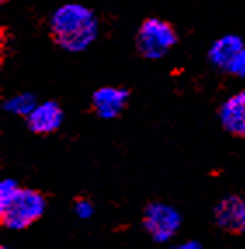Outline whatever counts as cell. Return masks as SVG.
Listing matches in <instances>:
<instances>
[{"instance_id":"obj_1","label":"cell","mask_w":245,"mask_h":249,"mask_svg":"<svg viewBox=\"0 0 245 249\" xmlns=\"http://www.w3.org/2000/svg\"><path fill=\"white\" fill-rule=\"evenodd\" d=\"M50 34L56 44L66 53H83L92 46L99 35V21L92 9L87 5L63 4L50 14Z\"/></svg>"},{"instance_id":"obj_2","label":"cell","mask_w":245,"mask_h":249,"mask_svg":"<svg viewBox=\"0 0 245 249\" xmlns=\"http://www.w3.org/2000/svg\"><path fill=\"white\" fill-rule=\"evenodd\" d=\"M176 42H178V35L174 28L160 18H148L137 30V49L148 59L163 58L172 51Z\"/></svg>"},{"instance_id":"obj_3","label":"cell","mask_w":245,"mask_h":249,"mask_svg":"<svg viewBox=\"0 0 245 249\" xmlns=\"http://www.w3.org/2000/svg\"><path fill=\"white\" fill-rule=\"evenodd\" d=\"M46 211V199L33 188H21L7 208L0 209L2 223L11 230L28 229Z\"/></svg>"},{"instance_id":"obj_4","label":"cell","mask_w":245,"mask_h":249,"mask_svg":"<svg viewBox=\"0 0 245 249\" xmlns=\"http://www.w3.org/2000/svg\"><path fill=\"white\" fill-rule=\"evenodd\" d=\"M181 214L179 211L165 202H151L145 209L143 225L150 237L157 242H169L181 229Z\"/></svg>"},{"instance_id":"obj_5","label":"cell","mask_w":245,"mask_h":249,"mask_svg":"<svg viewBox=\"0 0 245 249\" xmlns=\"http://www.w3.org/2000/svg\"><path fill=\"white\" fill-rule=\"evenodd\" d=\"M214 216L221 229L231 233H245V199L238 196H228L214 209Z\"/></svg>"},{"instance_id":"obj_6","label":"cell","mask_w":245,"mask_h":249,"mask_svg":"<svg viewBox=\"0 0 245 249\" xmlns=\"http://www.w3.org/2000/svg\"><path fill=\"white\" fill-rule=\"evenodd\" d=\"M129 92L124 88H115V86H104L94 91L92 94V108L101 119H115L122 113V110L127 105Z\"/></svg>"},{"instance_id":"obj_7","label":"cell","mask_w":245,"mask_h":249,"mask_svg":"<svg viewBox=\"0 0 245 249\" xmlns=\"http://www.w3.org/2000/svg\"><path fill=\"white\" fill-rule=\"evenodd\" d=\"M219 121L229 134L245 138V89L231 94L221 105Z\"/></svg>"},{"instance_id":"obj_8","label":"cell","mask_w":245,"mask_h":249,"mask_svg":"<svg viewBox=\"0 0 245 249\" xmlns=\"http://www.w3.org/2000/svg\"><path fill=\"white\" fill-rule=\"evenodd\" d=\"M28 127L37 134H50L58 131L63 124V110L56 101H44L26 119Z\"/></svg>"},{"instance_id":"obj_9","label":"cell","mask_w":245,"mask_h":249,"mask_svg":"<svg viewBox=\"0 0 245 249\" xmlns=\"http://www.w3.org/2000/svg\"><path fill=\"white\" fill-rule=\"evenodd\" d=\"M244 40L238 35H223L217 38L209 49V59L216 68L221 70H228L238 58V54L244 51Z\"/></svg>"},{"instance_id":"obj_10","label":"cell","mask_w":245,"mask_h":249,"mask_svg":"<svg viewBox=\"0 0 245 249\" xmlns=\"http://www.w3.org/2000/svg\"><path fill=\"white\" fill-rule=\"evenodd\" d=\"M37 100H35L33 94L30 92H17V94L7 98L4 103V110L11 115L17 117H26L28 119L30 113L33 112L35 107H37Z\"/></svg>"},{"instance_id":"obj_11","label":"cell","mask_w":245,"mask_h":249,"mask_svg":"<svg viewBox=\"0 0 245 249\" xmlns=\"http://www.w3.org/2000/svg\"><path fill=\"white\" fill-rule=\"evenodd\" d=\"M19 190H21V187L14 179H11V178L2 179V183H0V209L7 208L9 204L16 199Z\"/></svg>"},{"instance_id":"obj_12","label":"cell","mask_w":245,"mask_h":249,"mask_svg":"<svg viewBox=\"0 0 245 249\" xmlns=\"http://www.w3.org/2000/svg\"><path fill=\"white\" fill-rule=\"evenodd\" d=\"M73 209H75V214L79 216L80 220H89V218L94 214V206H92L87 199L77 200L75 206H73Z\"/></svg>"},{"instance_id":"obj_13","label":"cell","mask_w":245,"mask_h":249,"mask_svg":"<svg viewBox=\"0 0 245 249\" xmlns=\"http://www.w3.org/2000/svg\"><path fill=\"white\" fill-rule=\"evenodd\" d=\"M229 71H231L235 77H238V79L245 80V47H244V51L238 54V58L235 59V63H233L231 68H229Z\"/></svg>"},{"instance_id":"obj_14","label":"cell","mask_w":245,"mask_h":249,"mask_svg":"<svg viewBox=\"0 0 245 249\" xmlns=\"http://www.w3.org/2000/svg\"><path fill=\"white\" fill-rule=\"evenodd\" d=\"M170 249H202V246L196 241H184V242H179V244L172 246Z\"/></svg>"},{"instance_id":"obj_15","label":"cell","mask_w":245,"mask_h":249,"mask_svg":"<svg viewBox=\"0 0 245 249\" xmlns=\"http://www.w3.org/2000/svg\"><path fill=\"white\" fill-rule=\"evenodd\" d=\"M0 249H9V248H7V246H2V248H0Z\"/></svg>"}]
</instances>
